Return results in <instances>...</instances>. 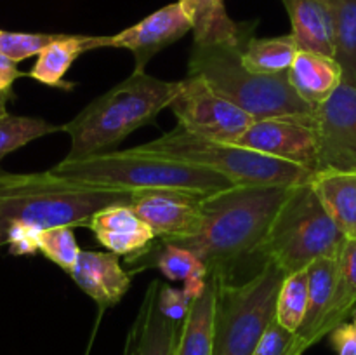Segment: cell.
I'll return each instance as SVG.
<instances>
[{"mask_svg":"<svg viewBox=\"0 0 356 355\" xmlns=\"http://www.w3.org/2000/svg\"><path fill=\"white\" fill-rule=\"evenodd\" d=\"M318 171L356 173V86L339 89L315 108Z\"/></svg>","mask_w":356,"mask_h":355,"instance_id":"11","label":"cell"},{"mask_svg":"<svg viewBox=\"0 0 356 355\" xmlns=\"http://www.w3.org/2000/svg\"><path fill=\"white\" fill-rule=\"evenodd\" d=\"M309 278L308 268L285 275L277 301V322L291 333H298L308 312Z\"/></svg>","mask_w":356,"mask_h":355,"instance_id":"28","label":"cell"},{"mask_svg":"<svg viewBox=\"0 0 356 355\" xmlns=\"http://www.w3.org/2000/svg\"><path fill=\"white\" fill-rule=\"evenodd\" d=\"M296 333H291L275 320L252 355H292Z\"/></svg>","mask_w":356,"mask_h":355,"instance_id":"33","label":"cell"},{"mask_svg":"<svg viewBox=\"0 0 356 355\" xmlns=\"http://www.w3.org/2000/svg\"><path fill=\"white\" fill-rule=\"evenodd\" d=\"M247 42L193 44L188 61V75L200 77L216 93L245 110L256 120L273 117H312L316 106L299 97L289 82V72L257 75L245 68L242 51Z\"/></svg>","mask_w":356,"mask_h":355,"instance_id":"5","label":"cell"},{"mask_svg":"<svg viewBox=\"0 0 356 355\" xmlns=\"http://www.w3.org/2000/svg\"><path fill=\"white\" fill-rule=\"evenodd\" d=\"M169 108L184 129L225 143H235L256 120L195 75L181 80L179 93Z\"/></svg>","mask_w":356,"mask_h":355,"instance_id":"9","label":"cell"},{"mask_svg":"<svg viewBox=\"0 0 356 355\" xmlns=\"http://www.w3.org/2000/svg\"><path fill=\"white\" fill-rule=\"evenodd\" d=\"M205 197L181 190H143L132 194L131 207L160 240L174 242L197 235Z\"/></svg>","mask_w":356,"mask_h":355,"instance_id":"12","label":"cell"},{"mask_svg":"<svg viewBox=\"0 0 356 355\" xmlns=\"http://www.w3.org/2000/svg\"><path fill=\"white\" fill-rule=\"evenodd\" d=\"M38 251L68 275L72 274L82 253L72 226H54V228L42 230L38 235Z\"/></svg>","mask_w":356,"mask_h":355,"instance_id":"30","label":"cell"},{"mask_svg":"<svg viewBox=\"0 0 356 355\" xmlns=\"http://www.w3.org/2000/svg\"><path fill=\"white\" fill-rule=\"evenodd\" d=\"M87 228L94 233L97 242L110 253L125 256L127 261L148 253L153 246L155 233L139 218L131 204L108 205L90 216Z\"/></svg>","mask_w":356,"mask_h":355,"instance_id":"14","label":"cell"},{"mask_svg":"<svg viewBox=\"0 0 356 355\" xmlns=\"http://www.w3.org/2000/svg\"><path fill=\"white\" fill-rule=\"evenodd\" d=\"M292 187L236 184L207 195L202 202V226L197 235L167 244L193 251L205 261L209 271L233 281L232 271L240 261L259 258L261 247Z\"/></svg>","mask_w":356,"mask_h":355,"instance_id":"1","label":"cell"},{"mask_svg":"<svg viewBox=\"0 0 356 355\" xmlns=\"http://www.w3.org/2000/svg\"><path fill=\"white\" fill-rule=\"evenodd\" d=\"M156 299H159V306L160 310H162L163 315L176 320V322L183 324L184 317L190 312L191 301H193L195 298L184 287L176 289L172 287V285L162 284V282H160Z\"/></svg>","mask_w":356,"mask_h":355,"instance_id":"32","label":"cell"},{"mask_svg":"<svg viewBox=\"0 0 356 355\" xmlns=\"http://www.w3.org/2000/svg\"><path fill=\"white\" fill-rule=\"evenodd\" d=\"M312 184L341 232L356 239V173L316 171Z\"/></svg>","mask_w":356,"mask_h":355,"instance_id":"23","label":"cell"},{"mask_svg":"<svg viewBox=\"0 0 356 355\" xmlns=\"http://www.w3.org/2000/svg\"><path fill=\"white\" fill-rule=\"evenodd\" d=\"M219 277V275H218ZM285 274L271 261L245 282H218L214 355H252L277 320V301Z\"/></svg>","mask_w":356,"mask_h":355,"instance_id":"8","label":"cell"},{"mask_svg":"<svg viewBox=\"0 0 356 355\" xmlns=\"http://www.w3.org/2000/svg\"><path fill=\"white\" fill-rule=\"evenodd\" d=\"M63 132V125L51 124L44 118L23 117V115H0V160L21 146L38 138Z\"/></svg>","mask_w":356,"mask_h":355,"instance_id":"29","label":"cell"},{"mask_svg":"<svg viewBox=\"0 0 356 355\" xmlns=\"http://www.w3.org/2000/svg\"><path fill=\"white\" fill-rule=\"evenodd\" d=\"M233 145L296 164L312 173L318 171L315 113L312 117H273L254 120Z\"/></svg>","mask_w":356,"mask_h":355,"instance_id":"10","label":"cell"},{"mask_svg":"<svg viewBox=\"0 0 356 355\" xmlns=\"http://www.w3.org/2000/svg\"><path fill=\"white\" fill-rule=\"evenodd\" d=\"M160 281H152L127 334L124 355H176L181 324L163 315L159 306Z\"/></svg>","mask_w":356,"mask_h":355,"instance_id":"15","label":"cell"},{"mask_svg":"<svg viewBox=\"0 0 356 355\" xmlns=\"http://www.w3.org/2000/svg\"><path fill=\"white\" fill-rule=\"evenodd\" d=\"M299 49L334 56L332 0H282Z\"/></svg>","mask_w":356,"mask_h":355,"instance_id":"20","label":"cell"},{"mask_svg":"<svg viewBox=\"0 0 356 355\" xmlns=\"http://www.w3.org/2000/svg\"><path fill=\"white\" fill-rule=\"evenodd\" d=\"M0 35H2V30H0Z\"/></svg>","mask_w":356,"mask_h":355,"instance_id":"37","label":"cell"},{"mask_svg":"<svg viewBox=\"0 0 356 355\" xmlns=\"http://www.w3.org/2000/svg\"><path fill=\"white\" fill-rule=\"evenodd\" d=\"M49 173L76 187L129 194L143 190H181L212 195L236 187L214 171L181 160L136 153L131 148L94 153L80 159H63Z\"/></svg>","mask_w":356,"mask_h":355,"instance_id":"3","label":"cell"},{"mask_svg":"<svg viewBox=\"0 0 356 355\" xmlns=\"http://www.w3.org/2000/svg\"><path fill=\"white\" fill-rule=\"evenodd\" d=\"M58 35L54 33H23V31H2L0 35V54L10 61L19 63L31 56L40 54L45 45L51 44Z\"/></svg>","mask_w":356,"mask_h":355,"instance_id":"31","label":"cell"},{"mask_svg":"<svg viewBox=\"0 0 356 355\" xmlns=\"http://www.w3.org/2000/svg\"><path fill=\"white\" fill-rule=\"evenodd\" d=\"M299 52L294 35L257 38L252 37L242 51V63L247 70L257 75L287 73Z\"/></svg>","mask_w":356,"mask_h":355,"instance_id":"25","label":"cell"},{"mask_svg":"<svg viewBox=\"0 0 356 355\" xmlns=\"http://www.w3.org/2000/svg\"><path fill=\"white\" fill-rule=\"evenodd\" d=\"M351 317L353 319L337 326L329 334L330 343L337 355H356V312Z\"/></svg>","mask_w":356,"mask_h":355,"instance_id":"35","label":"cell"},{"mask_svg":"<svg viewBox=\"0 0 356 355\" xmlns=\"http://www.w3.org/2000/svg\"><path fill=\"white\" fill-rule=\"evenodd\" d=\"M309 298L308 312L301 327L296 333L292 355H302L306 350L322 341L323 324L330 310L337 278H339V258H320L308 267Z\"/></svg>","mask_w":356,"mask_h":355,"instance_id":"17","label":"cell"},{"mask_svg":"<svg viewBox=\"0 0 356 355\" xmlns=\"http://www.w3.org/2000/svg\"><path fill=\"white\" fill-rule=\"evenodd\" d=\"M348 237L334 223L312 181L294 184L259 251L285 275L306 270L320 258H339Z\"/></svg>","mask_w":356,"mask_h":355,"instance_id":"7","label":"cell"},{"mask_svg":"<svg viewBox=\"0 0 356 355\" xmlns=\"http://www.w3.org/2000/svg\"><path fill=\"white\" fill-rule=\"evenodd\" d=\"M334 58L343 70V82L356 86V0H332Z\"/></svg>","mask_w":356,"mask_h":355,"instance_id":"27","label":"cell"},{"mask_svg":"<svg viewBox=\"0 0 356 355\" xmlns=\"http://www.w3.org/2000/svg\"><path fill=\"white\" fill-rule=\"evenodd\" d=\"M193 24V44H245L256 23H235L219 0H177Z\"/></svg>","mask_w":356,"mask_h":355,"instance_id":"19","label":"cell"},{"mask_svg":"<svg viewBox=\"0 0 356 355\" xmlns=\"http://www.w3.org/2000/svg\"><path fill=\"white\" fill-rule=\"evenodd\" d=\"M131 150L204 167L235 184H301L312 181L315 174L296 164L261 155L233 143L193 134L179 124L153 141Z\"/></svg>","mask_w":356,"mask_h":355,"instance_id":"6","label":"cell"},{"mask_svg":"<svg viewBox=\"0 0 356 355\" xmlns=\"http://www.w3.org/2000/svg\"><path fill=\"white\" fill-rule=\"evenodd\" d=\"M218 274L211 271L200 296L191 301L181 324L176 355H214V317L218 299Z\"/></svg>","mask_w":356,"mask_h":355,"instance_id":"22","label":"cell"},{"mask_svg":"<svg viewBox=\"0 0 356 355\" xmlns=\"http://www.w3.org/2000/svg\"><path fill=\"white\" fill-rule=\"evenodd\" d=\"M219 2H225V0H219Z\"/></svg>","mask_w":356,"mask_h":355,"instance_id":"36","label":"cell"},{"mask_svg":"<svg viewBox=\"0 0 356 355\" xmlns=\"http://www.w3.org/2000/svg\"><path fill=\"white\" fill-rule=\"evenodd\" d=\"M132 194L66 183L49 171L0 173V247L9 226L47 230L54 226H87L90 216L108 205L131 204Z\"/></svg>","mask_w":356,"mask_h":355,"instance_id":"4","label":"cell"},{"mask_svg":"<svg viewBox=\"0 0 356 355\" xmlns=\"http://www.w3.org/2000/svg\"><path fill=\"white\" fill-rule=\"evenodd\" d=\"M356 312V239H348L339 256V278L330 310L323 324V334L329 336L337 326L346 322Z\"/></svg>","mask_w":356,"mask_h":355,"instance_id":"26","label":"cell"},{"mask_svg":"<svg viewBox=\"0 0 356 355\" xmlns=\"http://www.w3.org/2000/svg\"><path fill=\"white\" fill-rule=\"evenodd\" d=\"M289 82L301 100L312 106H318L339 89L343 70L334 56L299 49L289 70Z\"/></svg>","mask_w":356,"mask_h":355,"instance_id":"18","label":"cell"},{"mask_svg":"<svg viewBox=\"0 0 356 355\" xmlns=\"http://www.w3.org/2000/svg\"><path fill=\"white\" fill-rule=\"evenodd\" d=\"M191 30L193 24L190 17L186 16L179 2H174L155 10L139 23L125 28L120 33L111 37H96V49H127L134 54L136 72H145V66L152 61V58Z\"/></svg>","mask_w":356,"mask_h":355,"instance_id":"13","label":"cell"},{"mask_svg":"<svg viewBox=\"0 0 356 355\" xmlns=\"http://www.w3.org/2000/svg\"><path fill=\"white\" fill-rule=\"evenodd\" d=\"M179 87L181 80L169 82L134 70L131 77L63 124V132L70 136V152L65 159L115 152L129 134L153 124L160 111L170 106Z\"/></svg>","mask_w":356,"mask_h":355,"instance_id":"2","label":"cell"},{"mask_svg":"<svg viewBox=\"0 0 356 355\" xmlns=\"http://www.w3.org/2000/svg\"><path fill=\"white\" fill-rule=\"evenodd\" d=\"M96 49V37L89 35H58L49 45H45L37 56L33 68L28 72L37 82L56 89L72 90L75 84L65 79L73 63L86 52Z\"/></svg>","mask_w":356,"mask_h":355,"instance_id":"21","label":"cell"},{"mask_svg":"<svg viewBox=\"0 0 356 355\" xmlns=\"http://www.w3.org/2000/svg\"><path fill=\"white\" fill-rule=\"evenodd\" d=\"M70 277L99 305L101 310L118 305L131 287V275L115 253L82 251Z\"/></svg>","mask_w":356,"mask_h":355,"instance_id":"16","label":"cell"},{"mask_svg":"<svg viewBox=\"0 0 356 355\" xmlns=\"http://www.w3.org/2000/svg\"><path fill=\"white\" fill-rule=\"evenodd\" d=\"M138 261L141 265V270L146 267H156L169 281L177 282H197L205 281L209 277V268L205 261L200 256L193 253V251L186 249V247L174 246V244H167L160 240L156 247H149L148 253L143 256L136 258V260L129 261V265Z\"/></svg>","mask_w":356,"mask_h":355,"instance_id":"24","label":"cell"},{"mask_svg":"<svg viewBox=\"0 0 356 355\" xmlns=\"http://www.w3.org/2000/svg\"><path fill=\"white\" fill-rule=\"evenodd\" d=\"M28 75L17 68V63L0 54V115L7 113V103L13 100V87L19 77Z\"/></svg>","mask_w":356,"mask_h":355,"instance_id":"34","label":"cell"}]
</instances>
